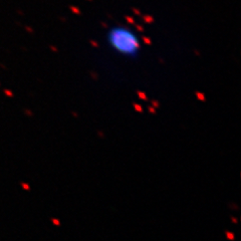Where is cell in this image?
I'll use <instances>...</instances> for the list:
<instances>
[{
    "instance_id": "6da1fadb",
    "label": "cell",
    "mask_w": 241,
    "mask_h": 241,
    "mask_svg": "<svg viewBox=\"0 0 241 241\" xmlns=\"http://www.w3.org/2000/svg\"><path fill=\"white\" fill-rule=\"evenodd\" d=\"M107 39L112 49L124 56L135 58L141 49L138 35L131 28L125 26L112 27L107 34Z\"/></svg>"
}]
</instances>
